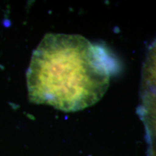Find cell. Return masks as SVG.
<instances>
[{"instance_id": "7a4b0ae2", "label": "cell", "mask_w": 156, "mask_h": 156, "mask_svg": "<svg viewBox=\"0 0 156 156\" xmlns=\"http://www.w3.org/2000/svg\"><path fill=\"white\" fill-rule=\"evenodd\" d=\"M137 114L148 142L156 145V38L147 48L142 69Z\"/></svg>"}, {"instance_id": "6da1fadb", "label": "cell", "mask_w": 156, "mask_h": 156, "mask_svg": "<svg viewBox=\"0 0 156 156\" xmlns=\"http://www.w3.org/2000/svg\"><path fill=\"white\" fill-rule=\"evenodd\" d=\"M117 69L116 60L101 45L80 35L47 34L26 72L28 99L64 112H80L101 100Z\"/></svg>"}]
</instances>
